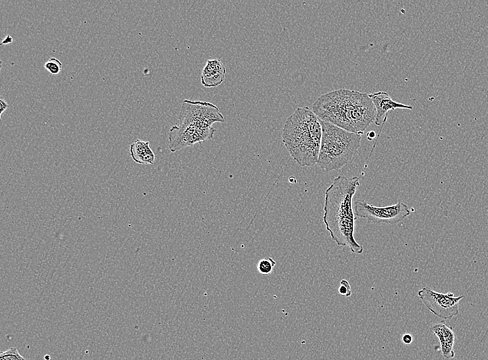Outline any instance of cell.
<instances>
[{
  "instance_id": "obj_17",
  "label": "cell",
  "mask_w": 488,
  "mask_h": 360,
  "mask_svg": "<svg viewBox=\"0 0 488 360\" xmlns=\"http://www.w3.org/2000/svg\"><path fill=\"white\" fill-rule=\"evenodd\" d=\"M10 105H9L6 101L5 100L4 98L2 97L0 98V120H1V116L3 113L8 108L10 107Z\"/></svg>"
},
{
  "instance_id": "obj_8",
  "label": "cell",
  "mask_w": 488,
  "mask_h": 360,
  "mask_svg": "<svg viewBox=\"0 0 488 360\" xmlns=\"http://www.w3.org/2000/svg\"><path fill=\"white\" fill-rule=\"evenodd\" d=\"M216 129L193 125L180 124L173 126L168 132V149L175 152L214 138Z\"/></svg>"
},
{
  "instance_id": "obj_7",
  "label": "cell",
  "mask_w": 488,
  "mask_h": 360,
  "mask_svg": "<svg viewBox=\"0 0 488 360\" xmlns=\"http://www.w3.org/2000/svg\"><path fill=\"white\" fill-rule=\"evenodd\" d=\"M418 296L431 313L444 320L459 314V303L464 297V295L455 296L451 292H437L429 287L420 289Z\"/></svg>"
},
{
  "instance_id": "obj_19",
  "label": "cell",
  "mask_w": 488,
  "mask_h": 360,
  "mask_svg": "<svg viewBox=\"0 0 488 360\" xmlns=\"http://www.w3.org/2000/svg\"><path fill=\"white\" fill-rule=\"evenodd\" d=\"M12 42V37L10 35H8L1 42V45H3V44L8 45V44H11Z\"/></svg>"
},
{
  "instance_id": "obj_13",
  "label": "cell",
  "mask_w": 488,
  "mask_h": 360,
  "mask_svg": "<svg viewBox=\"0 0 488 360\" xmlns=\"http://www.w3.org/2000/svg\"><path fill=\"white\" fill-rule=\"evenodd\" d=\"M276 264V262L271 258H264L259 260L257 264L258 271L262 275L271 273Z\"/></svg>"
},
{
  "instance_id": "obj_9",
  "label": "cell",
  "mask_w": 488,
  "mask_h": 360,
  "mask_svg": "<svg viewBox=\"0 0 488 360\" xmlns=\"http://www.w3.org/2000/svg\"><path fill=\"white\" fill-rule=\"evenodd\" d=\"M376 110L374 123L381 125L384 123L389 113L397 109H412L410 105H404L393 100L389 94L385 91H378L369 94Z\"/></svg>"
},
{
  "instance_id": "obj_18",
  "label": "cell",
  "mask_w": 488,
  "mask_h": 360,
  "mask_svg": "<svg viewBox=\"0 0 488 360\" xmlns=\"http://www.w3.org/2000/svg\"><path fill=\"white\" fill-rule=\"evenodd\" d=\"M412 336L410 334H405L401 339L402 342L406 345H410L412 342Z\"/></svg>"
},
{
  "instance_id": "obj_1",
  "label": "cell",
  "mask_w": 488,
  "mask_h": 360,
  "mask_svg": "<svg viewBox=\"0 0 488 360\" xmlns=\"http://www.w3.org/2000/svg\"><path fill=\"white\" fill-rule=\"evenodd\" d=\"M312 111L322 120L361 135L376 116L369 94L347 89L322 94L313 104Z\"/></svg>"
},
{
  "instance_id": "obj_12",
  "label": "cell",
  "mask_w": 488,
  "mask_h": 360,
  "mask_svg": "<svg viewBox=\"0 0 488 360\" xmlns=\"http://www.w3.org/2000/svg\"><path fill=\"white\" fill-rule=\"evenodd\" d=\"M130 152L134 162L141 165H152L155 155L150 148V143L137 139L130 147Z\"/></svg>"
},
{
  "instance_id": "obj_2",
  "label": "cell",
  "mask_w": 488,
  "mask_h": 360,
  "mask_svg": "<svg viewBox=\"0 0 488 360\" xmlns=\"http://www.w3.org/2000/svg\"><path fill=\"white\" fill-rule=\"evenodd\" d=\"M359 177L339 175L325 192L323 221L331 239L338 245L348 246L356 254H362L363 247L354 237L355 216L353 197Z\"/></svg>"
},
{
  "instance_id": "obj_20",
  "label": "cell",
  "mask_w": 488,
  "mask_h": 360,
  "mask_svg": "<svg viewBox=\"0 0 488 360\" xmlns=\"http://www.w3.org/2000/svg\"><path fill=\"white\" fill-rule=\"evenodd\" d=\"M375 136V132L373 131H371L370 132H368L367 134V138L368 140H372V138Z\"/></svg>"
},
{
  "instance_id": "obj_14",
  "label": "cell",
  "mask_w": 488,
  "mask_h": 360,
  "mask_svg": "<svg viewBox=\"0 0 488 360\" xmlns=\"http://www.w3.org/2000/svg\"><path fill=\"white\" fill-rule=\"evenodd\" d=\"M44 68L51 74H58L62 68V63L55 57L50 58L44 65Z\"/></svg>"
},
{
  "instance_id": "obj_11",
  "label": "cell",
  "mask_w": 488,
  "mask_h": 360,
  "mask_svg": "<svg viewBox=\"0 0 488 360\" xmlns=\"http://www.w3.org/2000/svg\"><path fill=\"white\" fill-rule=\"evenodd\" d=\"M226 68L219 59L207 60L201 73V83L207 88L216 87L223 82Z\"/></svg>"
},
{
  "instance_id": "obj_6",
  "label": "cell",
  "mask_w": 488,
  "mask_h": 360,
  "mask_svg": "<svg viewBox=\"0 0 488 360\" xmlns=\"http://www.w3.org/2000/svg\"><path fill=\"white\" fill-rule=\"evenodd\" d=\"M180 124L210 127L215 123H223L225 118L214 104L205 101L184 100L179 113Z\"/></svg>"
},
{
  "instance_id": "obj_5",
  "label": "cell",
  "mask_w": 488,
  "mask_h": 360,
  "mask_svg": "<svg viewBox=\"0 0 488 360\" xmlns=\"http://www.w3.org/2000/svg\"><path fill=\"white\" fill-rule=\"evenodd\" d=\"M354 214L374 224H396L408 217L410 210L401 200L394 205L378 207L359 199L354 202Z\"/></svg>"
},
{
  "instance_id": "obj_15",
  "label": "cell",
  "mask_w": 488,
  "mask_h": 360,
  "mask_svg": "<svg viewBox=\"0 0 488 360\" xmlns=\"http://www.w3.org/2000/svg\"><path fill=\"white\" fill-rule=\"evenodd\" d=\"M0 360H26L17 351L15 348H9L8 350L1 352Z\"/></svg>"
},
{
  "instance_id": "obj_3",
  "label": "cell",
  "mask_w": 488,
  "mask_h": 360,
  "mask_svg": "<svg viewBox=\"0 0 488 360\" xmlns=\"http://www.w3.org/2000/svg\"><path fill=\"white\" fill-rule=\"evenodd\" d=\"M321 138L320 119L308 107L296 109L284 125L283 143L292 158L302 166L317 163Z\"/></svg>"
},
{
  "instance_id": "obj_10",
  "label": "cell",
  "mask_w": 488,
  "mask_h": 360,
  "mask_svg": "<svg viewBox=\"0 0 488 360\" xmlns=\"http://www.w3.org/2000/svg\"><path fill=\"white\" fill-rule=\"evenodd\" d=\"M430 330L438 339L440 345L438 349L442 356L446 359H452L455 357L453 350L455 341V333L453 328L444 321L434 323L430 327Z\"/></svg>"
},
{
  "instance_id": "obj_16",
  "label": "cell",
  "mask_w": 488,
  "mask_h": 360,
  "mask_svg": "<svg viewBox=\"0 0 488 360\" xmlns=\"http://www.w3.org/2000/svg\"><path fill=\"white\" fill-rule=\"evenodd\" d=\"M340 294L349 297L351 294V289L350 285L346 280H342L340 281V285L338 289Z\"/></svg>"
},
{
  "instance_id": "obj_4",
  "label": "cell",
  "mask_w": 488,
  "mask_h": 360,
  "mask_svg": "<svg viewBox=\"0 0 488 360\" xmlns=\"http://www.w3.org/2000/svg\"><path fill=\"white\" fill-rule=\"evenodd\" d=\"M322 138L317 165L326 172L345 166L357 153L361 134L347 132L320 120Z\"/></svg>"
}]
</instances>
